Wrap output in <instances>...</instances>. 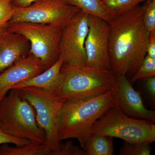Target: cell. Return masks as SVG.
<instances>
[{"instance_id":"44dd1931","label":"cell","mask_w":155,"mask_h":155,"mask_svg":"<svg viewBox=\"0 0 155 155\" xmlns=\"http://www.w3.org/2000/svg\"><path fill=\"white\" fill-rule=\"evenodd\" d=\"M144 7V23L147 30L150 32L155 30V0H147Z\"/></svg>"},{"instance_id":"7c38bea8","label":"cell","mask_w":155,"mask_h":155,"mask_svg":"<svg viewBox=\"0 0 155 155\" xmlns=\"http://www.w3.org/2000/svg\"><path fill=\"white\" fill-rule=\"evenodd\" d=\"M117 104L129 117L155 122L154 111L145 107L140 94L134 90L126 75H117Z\"/></svg>"},{"instance_id":"ba28073f","label":"cell","mask_w":155,"mask_h":155,"mask_svg":"<svg viewBox=\"0 0 155 155\" xmlns=\"http://www.w3.org/2000/svg\"><path fill=\"white\" fill-rule=\"evenodd\" d=\"M79 11L65 0H37L28 7H16L14 16L8 22L49 24L64 28Z\"/></svg>"},{"instance_id":"603a6c76","label":"cell","mask_w":155,"mask_h":155,"mask_svg":"<svg viewBox=\"0 0 155 155\" xmlns=\"http://www.w3.org/2000/svg\"><path fill=\"white\" fill-rule=\"evenodd\" d=\"M56 155H86L82 148L76 146L71 140L61 143L59 151Z\"/></svg>"},{"instance_id":"7a4b0ae2","label":"cell","mask_w":155,"mask_h":155,"mask_svg":"<svg viewBox=\"0 0 155 155\" xmlns=\"http://www.w3.org/2000/svg\"><path fill=\"white\" fill-rule=\"evenodd\" d=\"M116 91L117 86L102 94L66 102L60 119L59 141L75 138L82 148L94 124L108 110L118 106Z\"/></svg>"},{"instance_id":"5bb4252c","label":"cell","mask_w":155,"mask_h":155,"mask_svg":"<svg viewBox=\"0 0 155 155\" xmlns=\"http://www.w3.org/2000/svg\"><path fill=\"white\" fill-rule=\"evenodd\" d=\"M64 63V58L60 56L55 64L48 69L30 79L17 84L12 89H20L23 87H33L54 94L60 84L61 69Z\"/></svg>"},{"instance_id":"4316f807","label":"cell","mask_w":155,"mask_h":155,"mask_svg":"<svg viewBox=\"0 0 155 155\" xmlns=\"http://www.w3.org/2000/svg\"><path fill=\"white\" fill-rule=\"evenodd\" d=\"M37 0H13V3L16 7L24 8L28 7Z\"/></svg>"},{"instance_id":"83f0119b","label":"cell","mask_w":155,"mask_h":155,"mask_svg":"<svg viewBox=\"0 0 155 155\" xmlns=\"http://www.w3.org/2000/svg\"><path fill=\"white\" fill-rule=\"evenodd\" d=\"M7 25H8V24L6 25H0V32H1V31L4 29V28H5L6 27H7Z\"/></svg>"},{"instance_id":"52a82bcc","label":"cell","mask_w":155,"mask_h":155,"mask_svg":"<svg viewBox=\"0 0 155 155\" xmlns=\"http://www.w3.org/2000/svg\"><path fill=\"white\" fill-rule=\"evenodd\" d=\"M7 28L28 40L30 44V53L42 61L46 69L58 61L63 28L49 24L26 22H8Z\"/></svg>"},{"instance_id":"e0dca14e","label":"cell","mask_w":155,"mask_h":155,"mask_svg":"<svg viewBox=\"0 0 155 155\" xmlns=\"http://www.w3.org/2000/svg\"><path fill=\"white\" fill-rule=\"evenodd\" d=\"M8 144L0 145V155H51L44 144L31 143L15 147L10 146Z\"/></svg>"},{"instance_id":"9a60e30c","label":"cell","mask_w":155,"mask_h":155,"mask_svg":"<svg viewBox=\"0 0 155 155\" xmlns=\"http://www.w3.org/2000/svg\"><path fill=\"white\" fill-rule=\"evenodd\" d=\"M88 15L99 17L110 23L116 15L107 8L102 0H65Z\"/></svg>"},{"instance_id":"484cf974","label":"cell","mask_w":155,"mask_h":155,"mask_svg":"<svg viewBox=\"0 0 155 155\" xmlns=\"http://www.w3.org/2000/svg\"><path fill=\"white\" fill-rule=\"evenodd\" d=\"M146 80L145 85L147 91L153 98L155 97V76L149 78Z\"/></svg>"},{"instance_id":"d4e9b609","label":"cell","mask_w":155,"mask_h":155,"mask_svg":"<svg viewBox=\"0 0 155 155\" xmlns=\"http://www.w3.org/2000/svg\"><path fill=\"white\" fill-rule=\"evenodd\" d=\"M147 55L155 59V30L150 32L147 47Z\"/></svg>"},{"instance_id":"2e32d148","label":"cell","mask_w":155,"mask_h":155,"mask_svg":"<svg viewBox=\"0 0 155 155\" xmlns=\"http://www.w3.org/2000/svg\"><path fill=\"white\" fill-rule=\"evenodd\" d=\"M113 137L91 133L82 148L86 155H113Z\"/></svg>"},{"instance_id":"4fadbf2b","label":"cell","mask_w":155,"mask_h":155,"mask_svg":"<svg viewBox=\"0 0 155 155\" xmlns=\"http://www.w3.org/2000/svg\"><path fill=\"white\" fill-rule=\"evenodd\" d=\"M30 44L25 37L7 27L0 32V74L30 52Z\"/></svg>"},{"instance_id":"cb8c5ba5","label":"cell","mask_w":155,"mask_h":155,"mask_svg":"<svg viewBox=\"0 0 155 155\" xmlns=\"http://www.w3.org/2000/svg\"><path fill=\"white\" fill-rule=\"evenodd\" d=\"M29 140L13 137L4 133L0 128V145L12 143L16 146H22L31 143Z\"/></svg>"},{"instance_id":"6da1fadb","label":"cell","mask_w":155,"mask_h":155,"mask_svg":"<svg viewBox=\"0 0 155 155\" xmlns=\"http://www.w3.org/2000/svg\"><path fill=\"white\" fill-rule=\"evenodd\" d=\"M143 5L116 15L109 24V53L116 75L134 74L147 55L150 32L144 20Z\"/></svg>"},{"instance_id":"3957f363","label":"cell","mask_w":155,"mask_h":155,"mask_svg":"<svg viewBox=\"0 0 155 155\" xmlns=\"http://www.w3.org/2000/svg\"><path fill=\"white\" fill-rule=\"evenodd\" d=\"M117 83V75L112 70L63 64L60 84L54 94L71 101L102 94Z\"/></svg>"},{"instance_id":"7402d4cb","label":"cell","mask_w":155,"mask_h":155,"mask_svg":"<svg viewBox=\"0 0 155 155\" xmlns=\"http://www.w3.org/2000/svg\"><path fill=\"white\" fill-rule=\"evenodd\" d=\"M15 8L13 0H0V25L8 24L14 16Z\"/></svg>"},{"instance_id":"ffe728a7","label":"cell","mask_w":155,"mask_h":155,"mask_svg":"<svg viewBox=\"0 0 155 155\" xmlns=\"http://www.w3.org/2000/svg\"><path fill=\"white\" fill-rule=\"evenodd\" d=\"M155 76V59L146 56L141 65L134 74L132 81L133 82L140 79L145 80Z\"/></svg>"},{"instance_id":"30bf717a","label":"cell","mask_w":155,"mask_h":155,"mask_svg":"<svg viewBox=\"0 0 155 155\" xmlns=\"http://www.w3.org/2000/svg\"><path fill=\"white\" fill-rule=\"evenodd\" d=\"M88 26L85 41L86 66L112 70L109 53V22L89 15Z\"/></svg>"},{"instance_id":"8fae6325","label":"cell","mask_w":155,"mask_h":155,"mask_svg":"<svg viewBox=\"0 0 155 155\" xmlns=\"http://www.w3.org/2000/svg\"><path fill=\"white\" fill-rule=\"evenodd\" d=\"M46 70L42 61L29 52L0 74V101L14 85L32 78Z\"/></svg>"},{"instance_id":"d6986e66","label":"cell","mask_w":155,"mask_h":155,"mask_svg":"<svg viewBox=\"0 0 155 155\" xmlns=\"http://www.w3.org/2000/svg\"><path fill=\"white\" fill-rule=\"evenodd\" d=\"M150 143H130L124 142L123 146L120 150V155H150L152 149Z\"/></svg>"},{"instance_id":"8992f818","label":"cell","mask_w":155,"mask_h":155,"mask_svg":"<svg viewBox=\"0 0 155 155\" xmlns=\"http://www.w3.org/2000/svg\"><path fill=\"white\" fill-rule=\"evenodd\" d=\"M91 132L130 143L155 141L154 122L129 117L118 106L111 108L97 120Z\"/></svg>"},{"instance_id":"5b68a950","label":"cell","mask_w":155,"mask_h":155,"mask_svg":"<svg viewBox=\"0 0 155 155\" xmlns=\"http://www.w3.org/2000/svg\"><path fill=\"white\" fill-rule=\"evenodd\" d=\"M19 90L21 96L34 108L38 124L45 134V146L51 155H56L61 143L58 132L66 102L43 89L28 87Z\"/></svg>"},{"instance_id":"277c9868","label":"cell","mask_w":155,"mask_h":155,"mask_svg":"<svg viewBox=\"0 0 155 155\" xmlns=\"http://www.w3.org/2000/svg\"><path fill=\"white\" fill-rule=\"evenodd\" d=\"M0 128L8 135L33 144L45 141V134L38 124L34 108L18 89H12L0 101Z\"/></svg>"},{"instance_id":"ac0fdd59","label":"cell","mask_w":155,"mask_h":155,"mask_svg":"<svg viewBox=\"0 0 155 155\" xmlns=\"http://www.w3.org/2000/svg\"><path fill=\"white\" fill-rule=\"evenodd\" d=\"M103 3L115 15L133 8L147 0H102Z\"/></svg>"},{"instance_id":"9c48e42d","label":"cell","mask_w":155,"mask_h":155,"mask_svg":"<svg viewBox=\"0 0 155 155\" xmlns=\"http://www.w3.org/2000/svg\"><path fill=\"white\" fill-rule=\"evenodd\" d=\"M88 14L80 10L63 28L59 51L64 64L86 65L85 41L88 31Z\"/></svg>"}]
</instances>
